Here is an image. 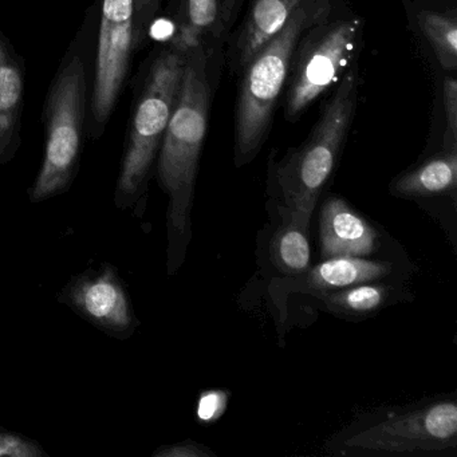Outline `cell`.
Masks as SVG:
<instances>
[{
    "mask_svg": "<svg viewBox=\"0 0 457 457\" xmlns=\"http://www.w3.org/2000/svg\"><path fill=\"white\" fill-rule=\"evenodd\" d=\"M162 0H133V49H143L148 41L152 23L156 20Z\"/></svg>",
    "mask_w": 457,
    "mask_h": 457,
    "instance_id": "ffe728a7",
    "label": "cell"
},
{
    "mask_svg": "<svg viewBox=\"0 0 457 457\" xmlns=\"http://www.w3.org/2000/svg\"><path fill=\"white\" fill-rule=\"evenodd\" d=\"M325 448L337 456H456V397L437 395L358 414Z\"/></svg>",
    "mask_w": 457,
    "mask_h": 457,
    "instance_id": "3957f363",
    "label": "cell"
},
{
    "mask_svg": "<svg viewBox=\"0 0 457 457\" xmlns=\"http://www.w3.org/2000/svg\"><path fill=\"white\" fill-rule=\"evenodd\" d=\"M227 0H179L172 21L175 33L170 45L181 52L203 45V39L220 22Z\"/></svg>",
    "mask_w": 457,
    "mask_h": 457,
    "instance_id": "e0dca14e",
    "label": "cell"
},
{
    "mask_svg": "<svg viewBox=\"0 0 457 457\" xmlns=\"http://www.w3.org/2000/svg\"><path fill=\"white\" fill-rule=\"evenodd\" d=\"M274 228L267 253L270 263L280 277H295L312 266L310 228L294 220L282 205L275 203Z\"/></svg>",
    "mask_w": 457,
    "mask_h": 457,
    "instance_id": "5bb4252c",
    "label": "cell"
},
{
    "mask_svg": "<svg viewBox=\"0 0 457 457\" xmlns=\"http://www.w3.org/2000/svg\"><path fill=\"white\" fill-rule=\"evenodd\" d=\"M98 4L87 10L81 28L69 44L50 82L42 111L44 160L29 199L46 202L69 191L79 175L87 137V111L93 84Z\"/></svg>",
    "mask_w": 457,
    "mask_h": 457,
    "instance_id": "7a4b0ae2",
    "label": "cell"
},
{
    "mask_svg": "<svg viewBox=\"0 0 457 457\" xmlns=\"http://www.w3.org/2000/svg\"><path fill=\"white\" fill-rule=\"evenodd\" d=\"M302 4L303 0H253L237 42V55L243 68L282 31Z\"/></svg>",
    "mask_w": 457,
    "mask_h": 457,
    "instance_id": "9a60e30c",
    "label": "cell"
},
{
    "mask_svg": "<svg viewBox=\"0 0 457 457\" xmlns=\"http://www.w3.org/2000/svg\"><path fill=\"white\" fill-rule=\"evenodd\" d=\"M457 186V151H445L395 178L390 192L403 199L454 197Z\"/></svg>",
    "mask_w": 457,
    "mask_h": 457,
    "instance_id": "4fadbf2b",
    "label": "cell"
},
{
    "mask_svg": "<svg viewBox=\"0 0 457 457\" xmlns=\"http://www.w3.org/2000/svg\"><path fill=\"white\" fill-rule=\"evenodd\" d=\"M362 21H339L325 26L299 53L287 96L286 117L298 119L326 90L339 82L362 41Z\"/></svg>",
    "mask_w": 457,
    "mask_h": 457,
    "instance_id": "ba28073f",
    "label": "cell"
},
{
    "mask_svg": "<svg viewBox=\"0 0 457 457\" xmlns=\"http://www.w3.org/2000/svg\"><path fill=\"white\" fill-rule=\"evenodd\" d=\"M328 2H304L274 37L245 66L237 100L235 162L247 164L261 149L271 122L294 52L304 31L320 25L328 14Z\"/></svg>",
    "mask_w": 457,
    "mask_h": 457,
    "instance_id": "8992f818",
    "label": "cell"
},
{
    "mask_svg": "<svg viewBox=\"0 0 457 457\" xmlns=\"http://www.w3.org/2000/svg\"><path fill=\"white\" fill-rule=\"evenodd\" d=\"M93 84L87 111V137L97 141L116 111L125 89L133 55V0H97Z\"/></svg>",
    "mask_w": 457,
    "mask_h": 457,
    "instance_id": "52a82bcc",
    "label": "cell"
},
{
    "mask_svg": "<svg viewBox=\"0 0 457 457\" xmlns=\"http://www.w3.org/2000/svg\"><path fill=\"white\" fill-rule=\"evenodd\" d=\"M419 26L445 71L457 68V22L454 15L422 12Z\"/></svg>",
    "mask_w": 457,
    "mask_h": 457,
    "instance_id": "ac0fdd59",
    "label": "cell"
},
{
    "mask_svg": "<svg viewBox=\"0 0 457 457\" xmlns=\"http://www.w3.org/2000/svg\"><path fill=\"white\" fill-rule=\"evenodd\" d=\"M395 296L393 285L384 280L357 283L341 290L328 291L312 298L326 312L350 320H366L386 307Z\"/></svg>",
    "mask_w": 457,
    "mask_h": 457,
    "instance_id": "2e32d148",
    "label": "cell"
},
{
    "mask_svg": "<svg viewBox=\"0 0 457 457\" xmlns=\"http://www.w3.org/2000/svg\"><path fill=\"white\" fill-rule=\"evenodd\" d=\"M320 256L369 258L381 247L378 229L344 197L328 196L320 212Z\"/></svg>",
    "mask_w": 457,
    "mask_h": 457,
    "instance_id": "8fae6325",
    "label": "cell"
},
{
    "mask_svg": "<svg viewBox=\"0 0 457 457\" xmlns=\"http://www.w3.org/2000/svg\"><path fill=\"white\" fill-rule=\"evenodd\" d=\"M41 444L0 425V457H47Z\"/></svg>",
    "mask_w": 457,
    "mask_h": 457,
    "instance_id": "d6986e66",
    "label": "cell"
},
{
    "mask_svg": "<svg viewBox=\"0 0 457 457\" xmlns=\"http://www.w3.org/2000/svg\"><path fill=\"white\" fill-rule=\"evenodd\" d=\"M444 106L446 114L445 151H457V82L453 77L444 79Z\"/></svg>",
    "mask_w": 457,
    "mask_h": 457,
    "instance_id": "44dd1931",
    "label": "cell"
},
{
    "mask_svg": "<svg viewBox=\"0 0 457 457\" xmlns=\"http://www.w3.org/2000/svg\"><path fill=\"white\" fill-rule=\"evenodd\" d=\"M358 82L357 68L346 71L312 135L275 167V203L307 228L352 127Z\"/></svg>",
    "mask_w": 457,
    "mask_h": 457,
    "instance_id": "277c9868",
    "label": "cell"
},
{
    "mask_svg": "<svg viewBox=\"0 0 457 457\" xmlns=\"http://www.w3.org/2000/svg\"><path fill=\"white\" fill-rule=\"evenodd\" d=\"M211 87L204 46L186 52L175 109L157 154V180L168 196L167 272L183 267L192 240V210L200 154L208 127Z\"/></svg>",
    "mask_w": 457,
    "mask_h": 457,
    "instance_id": "6da1fadb",
    "label": "cell"
},
{
    "mask_svg": "<svg viewBox=\"0 0 457 457\" xmlns=\"http://www.w3.org/2000/svg\"><path fill=\"white\" fill-rule=\"evenodd\" d=\"M208 446L194 440L181 441L172 445H162L154 452V457H215Z\"/></svg>",
    "mask_w": 457,
    "mask_h": 457,
    "instance_id": "603a6c76",
    "label": "cell"
},
{
    "mask_svg": "<svg viewBox=\"0 0 457 457\" xmlns=\"http://www.w3.org/2000/svg\"><path fill=\"white\" fill-rule=\"evenodd\" d=\"M25 60L0 31V165L12 162L22 146Z\"/></svg>",
    "mask_w": 457,
    "mask_h": 457,
    "instance_id": "7c38bea8",
    "label": "cell"
},
{
    "mask_svg": "<svg viewBox=\"0 0 457 457\" xmlns=\"http://www.w3.org/2000/svg\"><path fill=\"white\" fill-rule=\"evenodd\" d=\"M184 65L186 52L170 44L149 63L128 122L114 195L120 210L140 204L145 196L152 168L178 100Z\"/></svg>",
    "mask_w": 457,
    "mask_h": 457,
    "instance_id": "5b68a950",
    "label": "cell"
},
{
    "mask_svg": "<svg viewBox=\"0 0 457 457\" xmlns=\"http://www.w3.org/2000/svg\"><path fill=\"white\" fill-rule=\"evenodd\" d=\"M395 274V263L369 258H328L310 266L295 277H278L271 280L270 295L285 320L287 301L293 294L320 295L363 282L386 280Z\"/></svg>",
    "mask_w": 457,
    "mask_h": 457,
    "instance_id": "30bf717a",
    "label": "cell"
},
{
    "mask_svg": "<svg viewBox=\"0 0 457 457\" xmlns=\"http://www.w3.org/2000/svg\"><path fill=\"white\" fill-rule=\"evenodd\" d=\"M228 403V395L223 390H208L203 393L197 403V417L200 421L212 422L223 414Z\"/></svg>",
    "mask_w": 457,
    "mask_h": 457,
    "instance_id": "7402d4cb",
    "label": "cell"
},
{
    "mask_svg": "<svg viewBox=\"0 0 457 457\" xmlns=\"http://www.w3.org/2000/svg\"><path fill=\"white\" fill-rule=\"evenodd\" d=\"M60 301L114 338H129L137 328L129 294L111 264L71 278L60 294Z\"/></svg>",
    "mask_w": 457,
    "mask_h": 457,
    "instance_id": "9c48e42d",
    "label": "cell"
}]
</instances>
